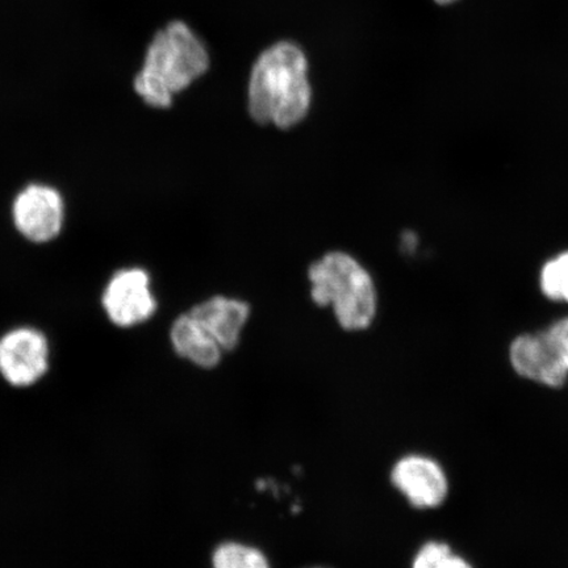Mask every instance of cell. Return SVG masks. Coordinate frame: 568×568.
I'll list each match as a JSON object with an SVG mask.
<instances>
[{
	"instance_id": "15",
	"label": "cell",
	"mask_w": 568,
	"mask_h": 568,
	"mask_svg": "<svg viewBox=\"0 0 568 568\" xmlns=\"http://www.w3.org/2000/svg\"><path fill=\"white\" fill-rule=\"evenodd\" d=\"M436 2L438 4H443V6H446V4H452L454 2H457V0H436Z\"/></svg>"
},
{
	"instance_id": "8",
	"label": "cell",
	"mask_w": 568,
	"mask_h": 568,
	"mask_svg": "<svg viewBox=\"0 0 568 568\" xmlns=\"http://www.w3.org/2000/svg\"><path fill=\"white\" fill-rule=\"evenodd\" d=\"M509 359L518 375L539 385L558 388L568 378L566 367L545 331L517 337L509 347Z\"/></svg>"
},
{
	"instance_id": "3",
	"label": "cell",
	"mask_w": 568,
	"mask_h": 568,
	"mask_svg": "<svg viewBox=\"0 0 568 568\" xmlns=\"http://www.w3.org/2000/svg\"><path fill=\"white\" fill-rule=\"evenodd\" d=\"M311 296L320 307H332L341 328L367 329L374 322L378 297L372 275L343 252H332L308 270Z\"/></svg>"
},
{
	"instance_id": "9",
	"label": "cell",
	"mask_w": 568,
	"mask_h": 568,
	"mask_svg": "<svg viewBox=\"0 0 568 568\" xmlns=\"http://www.w3.org/2000/svg\"><path fill=\"white\" fill-rule=\"evenodd\" d=\"M189 312L217 341L224 353L236 349L241 333L251 316L248 304L224 296L212 297Z\"/></svg>"
},
{
	"instance_id": "5",
	"label": "cell",
	"mask_w": 568,
	"mask_h": 568,
	"mask_svg": "<svg viewBox=\"0 0 568 568\" xmlns=\"http://www.w3.org/2000/svg\"><path fill=\"white\" fill-rule=\"evenodd\" d=\"M102 305L106 317L119 328L146 323L158 311L151 276L139 267L119 270L106 283Z\"/></svg>"
},
{
	"instance_id": "1",
	"label": "cell",
	"mask_w": 568,
	"mask_h": 568,
	"mask_svg": "<svg viewBox=\"0 0 568 568\" xmlns=\"http://www.w3.org/2000/svg\"><path fill=\"white\" fill-rule=\"evenodd\" d=\"M308 63L291 42H280L260 55L248 82V112L260 124L287 130L307 116L311 106Z\"/></svg>"
},
{
	"instance_id": "10",
	"label": "cell",
	"mask_w": 568,
	"mask_h": 568,
	"mask_svg": "<svg viewBox=\"0 0 568 568\" xmlns=\"http://www.w3.org/2000/svg\"><path fill=\"white\" fill-rule=\"evenodd\" d=\"M173 349L181 358L205 368H215L222 362L224 351L203 325L190 312L175 320L170 329Z\"/></svg>"
},
{
	"instance_id": "14",
	"label": "cell",
	"mask_w": 568,
	"mask_h": 568,
	"mask_svg": "<svg viewBox=\"0 0 568 568\" xmlns=\"http://www.w3.org/2000/svg\"><path fill=\"white\" fill-rule=\"evenodd\" d=\"M545 332L568 373V317L558 320Z\"/></svg>"
},
{
	"instance_id": "11",
	"label": "cell",
	"mask_w": 568,
	"mask_h": 568,
	"mask_svg": "<svg viewBox=\"0 0 568 568\" xmlns=\"http://www.w3.org/2000/svg\"><path fill=\"white\" fill-rule=\"evenodd\" d=\"M212 568H272L265 552L254 546L229 541L212 552Z\"/></svg>"
},
{
	"instance_id": "2",
	"label": "cell",
	"mask_w": 568,
	"mask_h": 568,
	"mask_svg": "<svg viewBox=\"0 0 568 568\" xmlns=\"http://www.w3.org/2000/svg\"><path fill=\"white\" fill-rule=\"evenodd\" d=\"M210 67L207 49L183 21L155 34L134 90L154 109H169L173 97L187 89Z\"/></svg>"
},
{
	"instance_id": "7",
	"label": "cell",
	"mask_w": 568,
	"mask_h": 568,
	"mask_svg": "<svg viewBox=\"0 0 568 568\" xmlns=\"http://www.w3.org/2000/svg\"><path fill=\"white\" fill-rule=\"evenodd\" d=\"M390 481L412 507L433 509L449 494V481L442 465L430 457L409 454L396 462Z\"/></svg>"
},
{
	"instance_id": "13",
	"label": "cell",
	"mask_w": 568,
	"mask_h": 568,
	"mask_svg": "<svg viewBox=\"0 0 568 568\" xmlns=\"http://www.w3.org/2000/svg\"><path fill=\"white\" fill-rule=\"evenodd\" d=\"M412 568H473L449 545L432 541L417 551Z\"/></svg>"
},
{
	"instance_id": "4",
	"label": "cell",
	"mask_w": 568,
	"mask_h": 568,
	"mask_svg": "<svg viewBox=\"0 0 568 568\" xmlns=\"http://www.w3.org/2000/svg\"><path fill=\"white\" fill-rule=\"evenodd\" d=\"M51 347L44 333L19 326L0 337V376L17 388L34 386L47 375Z\"/></svg>"
},
{
	"instance_id": "12",
	"label": "cell",
	"mask_w": 568,
	"mask_h": 568,
	"mask_svg": "<svg viewBox=\"0 0 568 568\" xmlns=\"http://www.w3.org/2000/svg\"><path fill=\"white\" fill-rule=\"evenodd\" d=\"M539 286L548 300L568 303V252L546 262L539 275Z\"/></svg>"
},
{
	"instance_id": "6",
	"label": "cell",
	"mask_w": 568,
	"mask_h": 568,
	"mask_svg": "<svg viewBox=\"0 0 568 568\" xmlns=\"http://www.w3.org/2000/svg\"><path fill=\"white\" fill-rule=\"evenodd\" d=\"M13 225L26 240L45 244L60 236L65 222V203L59 190L30 184L12 204Z\"/></svg>"
},
{
	"instance_id": "16",
	"label": "cell",
	"mask_w": 568,
	"mask_h": 568,
	"mask_svg": "<svg viewBox=\"0 0 568 568\" xmlns=\"http://www.w3.org/2000/svg\"><path fill=\"white\" fill-rule=\"evenodd\" d=\"M311 568H326V567H311Z\"/></svg>"
}]
</instances>
